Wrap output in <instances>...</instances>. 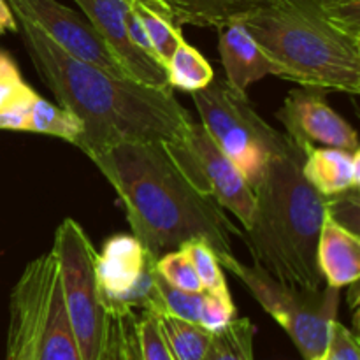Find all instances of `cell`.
<instances>
[{
	"mask_svg": "<svg viewBox=\"0 0 360 360\" xmlns=\"http://www.w3.org/2000/svg\"><path fill=\"white\" fill-rule=\"evenodd\" d=\"M16 18L37 74L60 108L72 112L83 125L74 146L84 155L90 157L123 141L171 143L186 132L192 118L172 88L150 86L84 62L30 20Z\"/></svg>",
	"mask_w": 360,
	"mask_h": 360,
	"instance_id": "cell-1",
	"label": "cell"
},
{
	"mask_svg": "<svg viewBox=\"0 0 360 360\" xmlns=\"http://www.w3.org/2000/svg\"><path fill=\"white\" fill-rule=\"evenodd\" d=\"M90 160L118 193L132 236L155 259L202 239L221 267L238 260L232 238H243V231L190 183L164 143L123 141L90 155Z\"/></svg>",
	"mask_w": 360,
	"mask_h": 360,
	"instance_id": "cell-2",
	"label": "cell"
},
{
	"mask_svg": "<svg viewBox=\"0 0 360 360\" xmlns=\"http://www.w3.org/2000/svg\"><path fill=\"white\" fill-rule=\"evenodd\" d=\"M239 23L304 88L360 94V0H269Z\"/></svg>",
	"mask_w": 360,
	"mask_h": 360,
	"instance_id": "cell-3",
	"label": "cell"
},
{
	"mask_svg": "<svg viewBox=\"0 0 360 360\" xmlns=\"http://www.w3.org/2000/svg\"><path fill=\"white\" fill-rule=\"evenodd\" d=\"M306 151L287 136V144L271 158L253 186L255 211L243 231L253 264L274 280L302 290L322 288L316 246L333 197L316 192L302 174Z\"/></svg>",
	"mask_w": 360,
	"mask_h": 360,
	"instance_id": "cell-4",
	"label": "cell"
},
{
	"mask_svg": "<svg viewBox=\"0 0 360 360\" xmlns=\"http://www.w3.org/2000/svg\"><path fill=\"white\" fill-rule=\"evenodd\" d=\"M6 360H83L53 250L28 262L11 290Z\"/></svg>",
	"mask_w": 360,
	"mask_h": 360,
	"instance_id": "cell-5",
	"label": "cell"
},
{
	"mask_svg": "<svg viewBox=\"0 0 360 360\" xmlns=\"http://www.w3.org/2000/svg\"><path fill=\"white\" fill-rule=\"evenodd\" d=\"M63 299L83 360H109L112 311L97 273L98 252L77 221L65 218L53 241Z\"/></svg>",
	"mask_w": 360,
	"mask_h": 360,
	"instance_id": "cell-6",
	"label": "cell"
},
{
	"mask_svg": "<svg viewBox=\"0 0 360 360\" xmlns=\"http://www.w3.org/2000/svg\"><path fill=\"white\" fill-rule=\"evenodd\" d=\"M200 123L221 151L238 165L255 186L271 158L287 144V134L273 129L257 112L248 95L232 90L225 79H213L207 86L192 91Z\"/></svg>",
	"mask_w": 360,
	"mask_h": 360,
	"instance_id": "cell-7",
	"label": "cell"
},
{
	"mask_svg": "<svg viewBox=\"0 0 360 360\" xmlns=\"http://www.w3.org/2000/svg\"><path fill=\"white\" fill-rule=\"evenodd\" d=\"M229 271L280 323L304 360L320 359L326 354L330 323L336 320L340 288L302 290L280 283L255 264L246 266L239 260H236Z\"/></svg>",
	"mask_w": 360,
	"mask_h": 360,
	"instance_id": "cell-8",
	"label": "cell"
},
{
	"mask_svg": "<svg viewBox=\"0 0 360 360\" xmlns=\"http://www.w3.org/2000/svg\"><path fill=\"white\" fill-rule=\"evenodd\" d=\"M164 144L199 192L211 197L221 210L231 211L243 227H250L255 211L253 188L238 165L211 139L202 123L192 122L179 139Z\"/></svg>",
	"mask_w": 360,
	"mask_h": 360,
	"instance_id": "cell-9",
	"label": "cell"
},
{
	"mask_svg": "<svg viewBox=\"0 0 360 360\" xmlns=\"http://www.w3.org/2000/svg\"><path fill=\"white\" fill-rule=\"evenodd\" d=\"M102 290L111 304L130 309L153 306L157 259L134 236H112L97 259Z\"/></svg>",
	"mask_w": 360,
	"mask_h": 360,
	"instance_id": "cell-10",
	"label": "cell"
},
{
	"mask_svg": "<svg viewBox=\"0 0 360 360\" xmlns=\"http://www.w3.org/2000/svg\"><path fill=\"white\" fill-rule=\"evenodd\" d=\"M276 118L283 123L287 136L304 151L313 146L360 150L355 129L330 108L322 90L302 86L288 91Z\"/></svg>",
	"mask_w": 360,
	"mask_h": 360,
	"instance_id": "cell-11",
	"label": "cell"
},
{
	"mask_svg": "<svg viewBox=\"0 0 360 360\" xmlns=\"http://www.w3.org/2000/svg\"><path fill=\"white\" fill-rule=\"evenodd\" d=\"M7 4L16 16H23L37 25L70 55L116 76L129 77L90 21L79 13L56 0H7Z\"/></svg>",
	"mask_w": 360,
	"mask_h": 360,
	"instance_id": "cell-12",
	"label": "cell"
},
{
	"mask_svg": "<svg viewBox=\"0 0 360 360\" xmlns=\"http://www.w3.org/2000/svg\"><path fill=\"white\" fill-rule=\"evenodd\" d=\"M83 11L127 76L155 88H171L167 70L155 58L132 44L127 34L125 14L132 0H74Z\"/></svg>",
	"mask_w": 360,
	"mask_h": 360,
	"instance_id": "cell-13",
	"label": "cell"
},
{
	"mask_svg": "<svg viewBox=\"0 0 360 360\" xmlns=\"http://www.w3.org/2000/svg\"><path fill=\"white\" fill-rule=\"evenodd\" d=\"M218 49L225 69V83L238 94L266 76H278V67L239 21L218 28Z\"/></svg>",
	"mask_w": 360,
	"mask_h": 360,
	"instance_id": "cell-14",
	"label": "cell"
},
{
	"mask_svg": "<svg viewBox=\"0 0 360 360\" xmlns=\"http://www.w3.org/2000/svg\"><path fill=\"white\" fill-rule=\"evenodd\" d=\"M316 264L327 287L343 288L359 281L360 239L359 234L341 224L327 207L316 246Z\"/></svg>",
	"mask_w": 360,
	"mask_h": 360,
	"instance_id": "cell-15",
	"label": "cell"
},
{
	"mask_svg": "<svg viewBox=\"0 0 360 360\" xmlns=\"http://www.w3.org/2000/svg\"><path fill=\"white\" fill-rule=\"evenodd\" d=\"M302 174L316 192L326 197L355 192L360 183V150L313 146L304 155Z\"/></svg>",
	"mask_w": 360,
	"mask_h": 360,
	"instance_id": "cell-16",
	"label": "cell"
},
{
	"mask_svg": "<svg viewBox=\"0 0 360 360\" xmlns=\"http://www.w3.org/2000/svg\"><path fill=\"white\" fill-rule=\"evenodd\" d=\"M269 0H165L174 25L221 28L239 21Z\"/></svg>",
	"mask_w": 360,
	"mask_h": 360,
	"instance_id": "cell-17",
	"label": "cell"
},
{
	"mask_svg": "<svg viewBox=\"0 0 360 360\" xmlns=\"http://www.w3.org/2000/svg\"><path fill=\"white\" fill-rule=\"evenodd\" d=\"M157 319L160 333L167 343L169 350L176 360H200L207 345H210L211 334L199 323L186 322V320L172 316L164 311H151Z\"/></svg>",
	"mask_w": 360,
	"mask_h": 360,
	"instance_id": "cell-18",
	"label": "cell"
},
{
	"mask_svg": "<svg viewBox=\"0 0 360 360\" xmlns=\"http://www.w3.org/2000/svg\"><path fill=\"white\" fill-rule=\"evenodd\" d=\"M165 70H167V81L172 90L179 88L190 94L207 86L214 79L211 63L200 55L199 49L190 46L186 41H183L174 49L171 58L165 63Z\"/></svg>",
	"mask_w": 360,
	"mask_h": 360,
	"instance_id": "cell-19",
	"label": "cell"
},
{
	"mask_svg": "<svg viewBox=\"0 0 360 360\" xmlns=\"http://www.w3.org/2000/svg\"><path fill=\"white\" fill-rule=\"evenodd\" d=\"M255 327L250 319H234L211 334L200 360H255Z\"/></svg>",
	"mask_w": 360,
	"mask_h": 360,
	"instance_id": "cell-20",
	"label": "cell"
},
{
	"mask_svg": "<svg viewBox=\"0 0 360 360\" xmlns=\"http://www.w3.org/2000/svg\"><path fill=\"white\" fill-rule=\"evenodd\" d=\"M27 132L46 134V136L58 137L67 143L76 144V141L83 134V125L72 112L51 104L35 94L32 98L30 112H28Z\"/></svg>",
	"mask_w": 360,
	"mask_h": 360,
	"instance_id": "cell-21",
	"label": "cell"
},
{
	"mask_svg": "<svg viewBox=\"0 0 360 360\" xmlns=\"http://www.w3.org/2000/svg\"><path fill=\"white\" fill-rule=\"evenodd\" d=\"M132 9L136 11L148 37H150L155 56L165 67L174 49L185 41L181 34V27L174 25V21L169 16L158 13V11L146 6V4L137 2V0H132Z\"/></svg>",
	"mask_w": 360,
	"mask_h": 360,
	"instance_id": "cell-22",
	"label": "cell"
},
{
	"mask_svg": "<svg viewBox=\"0 0 360 360\" xmlns=\"http://www.w3.org/2000/svg\"><path fill=\"white\" fill-rule=\"evenodd\" d=\"M155 292H157V297H155L153 306L146 309V311H164L172 316L186 320V322L199 323L204 292L179 290V288L167 283L158 274V271L157 278H155Z\"/></svg>",
	"mask_w": 360,
	"mask_h": 360,
	"instance_id": "cell-23",
	"label": "cell"
},
{
	"mask_svg": "<svg viewBox=\"0 0 360 360\" xmlns=\"http://www.w3.org/2000/svg\"><path fill=\"white\" fill-rule=\"evenodd\" d=\"M183 248L186 250L193 267H195V273L199 276L204 292H211V294H231L227 287V281H225L224 271H221L220 260H218L214 250L206 241H202V239H193V241L185 243Z\"/></svg>",
	"mask_w": 360,
	"mask_h": 360,
	"instance_id": "cell-24",
	"label": "cell"
},
{
	"mask_svg": "<svg viewBox=\"0 0 360 360\" xmlns=\"http://www.w3.org/2000/svg\"><path fill=\"white\" fill-rule=\"evenodd\" d=\"M157 271L167 283L185 292H204L192 260L183 246L157 259Z\"/></svg>",
	"mask_w": 360,
	"mask_h": 360,
	"instance_id": "cell-25",
	"label": "cell"
},
{
	"mask_svg": "<svg viewBox=\"0 0 360 360\" xmlns=\"http://www.w3.org/2000/svg\"><path fill=\"white\" fill-rule=\"evenodd\" d=\"M234 319L236 306L232 302L231 294H211V292H204L199 326H202L210 333H214V330L225 327Z\"/></svg>",
	"mask_w": 360,
	"mask_h": 360,
	"instance_id": "cell-26",
	"label": "cell"
},
{
	"mask_svg": "<svg viewBox=\"0 0 360 360\" xmlns=\"http://www.w3.org/2000/svg\"><path fill=\"white\" fill-rule=\"evenodd\" d=\"M322 360H360L357 336L338 320L330 323L326 354L322 355Z\"/></svg>",
	"mask_w": 360,
	"mask_h": 360,
	"instance_id": "cell-27",
	"label": "cell"
},
{
	"mask_svg": "<svg viewBox=\"0 0 360 360\" xmlns=\"http://www.w3.org/2000/svg\"><path fill=\"white\" fill-rule=\"evenodd\" d=\"M35 91L27 84L7 105L0 109V130H27L28 112Z\"/></svg>",
	"mask_w": 360,
	"mask_h": 360,
	"instance_id": "cell-28",
	"label": "cell"
},
{
	"mask_svg": "<svg viewBox=\"0 0 360 360\" xmlns=\"http://www.w3.org/2000/svg\"><path fill=\"white\" fill-rule=\"evenodd\" d=\"M125 25H127V34H129V39L132 41V44L136 46V48H139L143 53H146L148 56H151V58L157 60V56H155V53H153V48H151L150 37H148V34H146V30H144L143 23H141L139 16H137L136 11L132 9V2H130L129 11H127V14H125Z\"/></svg>",
	"mask_w": 360,
	"mask_h": 360,
	"instance_id": "cell-29",
	"label": "cell"
},
{
	"mask_svg": "<svg viewBox=\"0 0 360 360\" xmlns=\"http://www.w3.org/2000/svg\"><path fill=\"white\" fill-rule=\"evenodd\" d=\"M27 88V83L21 79L20 69L13 70L9 74L0 76V109L9 104L20 91Z\"/></svg>",
	"mask_w": 360,
	"mask_h": 360,
	"instance_id": "cell-30",
	"label": "cell"
},
{
	"mask_svg": "<svg viewBox=\"0 0 360 360\" xmlns=\"http://www.w3.org/2000/svg\"><path fill=\"white\" fill-rule=\"evenodd\" d=\"M6 32H18V20L7 0H0V35Z\"/></svg>",
	"mask_w": 360,
	"mask_h": 360,
	"instance_id": "cell-31",
	"label": "cell"
},
{
	"mask_svg": "<svg viewBox=\"0 0 360 360\" xmlns=\"http://www.w3.org/2000/svg\"><path fill=\"white\" fill-rule=\"evenodd\" d=\"M16 69H18V65L14 63V60L11 58L7 53L0 51V76L13 72V70H16Z\"/></svg>",
	"mask_w": 360,
	"mask_h": 360,
	"instance_id": "cell-32",
	"label": "cell"
},
{
	"mask_svg": "<svg viewBox=\"0 0 360 360\" xmlns=\"http://www.w3.org/2000/svg\"><path fill=\"white\" fill-rule=\"evenodd\" d=\"M137 2L146 4V6L153 7L155 11H158V13H162V14H165V16H169L167 6H165V0H137ZM169 18H171V16H169Z\"/></svg>",
	"mask_w": 360,
	"mask_h": 360,
	"instance_id": "cell-33",
	"label": "cell"
},
{
	"mask_svg": "<svg viewBox=\"0 0 360 360\" xmlns=\"http://www.w3.org/2000/svg\"><path fill=\"white\" fill-rule=\"evenodd\" d=\"M315 360H322V357H320V359H315Z\"/></svg>",
	"mask_w": 360,
	"mask_h": 360,
	"instance_id": "cell-34",
	"label": "cell"
}]
</instances>
